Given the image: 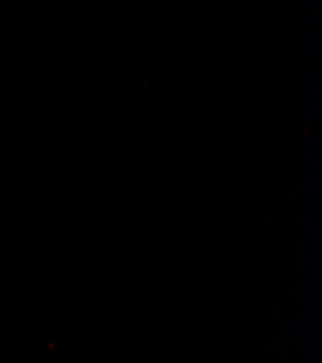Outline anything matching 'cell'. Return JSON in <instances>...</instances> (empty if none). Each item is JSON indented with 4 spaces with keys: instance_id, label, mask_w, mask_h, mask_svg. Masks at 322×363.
I'll return each mask as SVG.
<instances>
[]
</instances>
